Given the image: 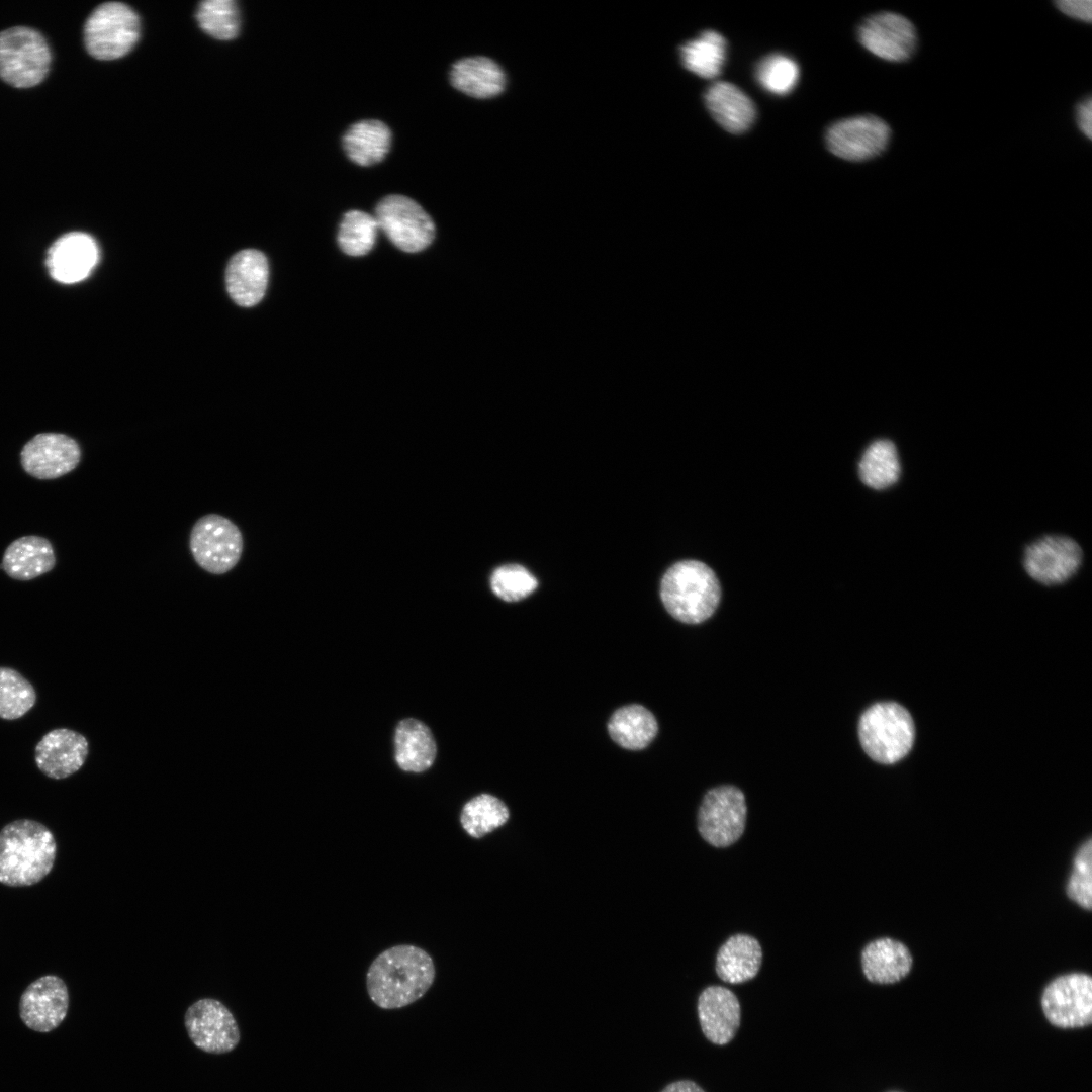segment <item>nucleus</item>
<instances>
[{
	"instance_id": "nucleus-13",
	"label": "nucleus",
	"mask_w": 1092,
	"mask_h": 1092,
	"mask_svg": "<svg viewBox=\"0 0 1092 1092\" xmlns=\"http://www.w3.org/2000/svg\"><path fill=\"white\" fill-rule=\"evenodd\" d=\"M861 46L878 58L901 63L909 60L917 49V31L905 16L883 11L866 18L857 30Z\"/></svg>"
},
{
	"instance_id": "nucleus-32",
	"label": "nucleus",
	"mask_w": 1092,
	"mask_h": 1092,
	"mask_svg": "<svg viewBox=\"0 0 1092 1092\" xmlns=\"http://www.w3.org/2000/svg\"><path fill=\"white\" fill-rule=\"evenodd\" d=\"M35 702V690L24 676L13 668L0 667V718H21Z\"/></svg>"
},
{
	"instance_id": "nucleus-28",
	"label": "nucleus",
	"mask_w": 1092,
	"mask_h": 1092,
	"mask_svg": "<svg viewBox=\"0 0 1092 1092\" xmlns=\"http://www.w3.org/2000/svg\"><path fill=\"white\" fill-rule=\"evenodd\" d=\"M658 725L653 714L641 705L621 707L611 716L608 731L620 746L639 750L645 748L657 734Z\"/></svg>"
},
{
	"instance_id": "nucleus-26",
	"label": "nucleus",
	"mask_w": 1092,
	"mask_h": 1092,
	"mask_svg": "<svg viewBox=\"0 0 1092 1092\" xmlns=\"http://www.w3.org/2000/svg\"><path fill=\"white\" fill-rule=\"evenodd\" d=\"M452 85L475 98L498 95L505 87L502 68L486 57H471L456 62L450 72Z\"/></svg>"
},
{
	"instance_id": "nucleus-23",
	"label": "nucleus",
	"mask_w": 1092,
	"mask_h": 1092,
	"mask_svg": "<svg viewBox=\"0 0 1092 1092\" xmlns=\"http://www.w3.org/2000/svg\"><path fill=\"white\" fill-rule=\"evenodd\" d=\"M56 556L51 542L40 536H23L5 550L2 568L17 580L36 578L54 568Z\"/></svg>"
},
{
	"instance_id": "nucleus-9",
	"label": "nucleus",
	"mask_w": 1092,
	"mask_h": 1092,
	"mask_svg": "<svg viewBox=\"0 0 1092 1092\" xmlns=\"http://www.w3.org/2000/svg\"><path fill=\"white\" fill-rule=\"evenodd\" d=\"M374 217L378 228L404 252L422 251L434 240L433 220L420 204L404 195L384 197L378 202Z\"/></svg>"
},
{
	"instance_id": "nucleus-27",
	"label": "nucleus",
	"mask_w": 1092,
	"mask_h": 1092,
	"mask_svg": "<svg viewBox=\"0 0 1092 1092\" xmlns=\"http://www.w3.org/2000/svg\"><path fill=\"white\" fill-rule=\"evenodd\" d=\"M391 132L382 121L369 119L354 123L343 136L347 156L360 166H371L389 151Z\"/></svg>"
},
{
	"instance_id": "nucleus-7",
	"label": "nucleus",
	"mask_w": 1092,
	"mask_h": 1092,
	"mask_svg": "<svg viewBox=\"0 0 1092 1092\" xmlns=\"http://www.w3.org/2000/svg\"><path fill=\"white\" fill-rule=\"evenodd\" d=\"M189 547L195 562L211 574H224L239 562L243 535L230 519L208 514L199 518L190 532Z\"/></svg>"
},
{
	"instance_id": "nucleus-19",
	"label": "nucleus",
	"mask_w": 1092,
	"mask_h": 1092,
	"mask_svg": "<svg viewBox=\"0 0 1092 1092\" xmlns=\"http://www.w3.org/2000/svg\"><path fill=\"white\" fill-rule=\"evenodd\" d=\"M701 1029L712 1043L730 1042L740 1025L741 1009L736 995L723 986H709L698 998Z\"/></svg>"
},
{
	"instance_id": "nucleus-39",
	"label": "nucleus",
	"mask_w": 1092,
	"mask_h": 1092,
	"mask_svg": "<svg viewBox=\"0 0 1092 1092\" xmlns=\"http://www.w3.org/2000/svg\"><path fill=\"white\" fill-rule=\"evenodd\" d=\"M1076 123L1079 130L1089 140L1092 138V98L1080 101L1075 110Z\"/></svg>"
},
{
	"instance_id": "nucleus-20",
	"label": "nucleus",
	"mask_w": 1092,
	"mask_h": 1092,
	"mask_svg": "<svg viewBox=\"0 0 1092 1092\" xmlns=\"http://www.w3.org/2000/svg\"><path fill=\"white\" fill-rule=\"evenodd\" d=\"M268 275V262L263 253L253 249L240 251L226 267L228 292L237 304L253 306L265 294Z\"/></svg>"
},
{
	"instance_id": "nucleus-35",
	"label": "nucleus",
	"mask_w": 1092,
	"mask_h": 1092,
	"mask_svg": "<svg viewBox=\"0 0 1092 1092\" xmlns=\"http://www.w3.org/2000/svg\"><path fill=\"white\" fill-rule=\"evenodd\" d=\"M798 64L784 54H771L762 58L755 67V78L759 85L775 95L790 93L799 80Z\"/></svg>"
},
{
	"instance_id": "nucleus-41",
	"label": "nucleus",
	"mask_w": 1092,
	"mask_h": 1092,
	"mask_svg": "<svg viewBox=\"0 0 1092 1092\" xmlns=\"http://www.w3.org/2000/svg\"><path fill=\"white\" fill-rule=\"evenodd\" d=\"M891 1092H900V1091H891Z\"/></svg>"
},
{
	"instance_id": "nucleus-14",
	"label": "nucleus",
	"mask_w": 1092,
	"mask_h": 1092,
	"mask_svg": "<svg viewBox=\"0 0 1092 1092\" xmlns=\"http://www.w3.org/2000/svg\"><path fill=\"white\" fill-rule=\"evenodd\" d=\"M1082 558V549L1076 541L1065 536L1049 535L1027 546L1023 566L1034 580L1054 585L1073 576Z\"/></svg>"
},
{
	"instance_id": "nucleus-22",
	"label": "nucleus",
	"mask_w": 1092,
	"mask_h": 1092,
	"mask_svg": "<svg viewBox=\"0 0 1092 1092\" xmlns=\"http://www.w3.org/2000/svg\"><path fill=\"white\" fill-rule=\"evenodd\" d=\"M704 99L713 118L731 133L746 131L755 120L754 103L732 83H713L706 90Z\"/></svg>"
},
{
	"instance_id": "nucleus-6",
	"label": "nucleus",
	"mask_w": 1092,
	"mask_h": 1092,
	"mask_svg": "<svg viewBox=\"0 0 1092 1092\" xmlns=\"http://www.w3.org/2000/svg\"><path fill=\"white\" fill-rule=\"evenodd\" d=\"M140 34L135 12L120 2H106L96 7L84 25L88 53L98 60H114L126 55Z\"/></svg>"
},
{
	"instance_id": "nucleus-2",
	"label": "nucleus",
	"mask_w": 1092,
	"mask_h": 1092,
	"mask_svg": "<svg viewBox=\"0 0 1092 1092\" xmlns=\"http://www.w3.org/2000/svg\"><path fill=\"white\" fill-rule=\"evenodd\" d=\"M57 842L52 831L31 819H18L0 830V884L28 887L52 871Z\"/></svg>"
},
{
	"instance_id": "nucleus-10",
	"label": "nucleus",
	"mask_w": 1092,
	"mask_h": 1092,
	"mask_svg": "<svg viewBox=\"0 0 1092 1092\" xmlns=\"http://www.w3.org/2000/svg\"><path fill=\"white\" fill-rule=\"evenodd\" d=\"M1044 1016L1060 1028L1085 1027L1092 1022V978L1086 973L1056 977L1040 998Z\"/></svg>"
},
{
	"instance_id": "nucleus-38",
	"label": "nucleus",
	"mask_w": 1092,
	"mask_h": 1092,
	"mask_svg": "<svg viewBox=\"0 0 1092 1092\" xmlns=\"http://www.w3.org/2000/svg\"><path fill=\"white\" fill-rule=\"evenodd\" d=\"M1054 4L1063 14L1071 18L1088 23L1092 20L1090 0H1057Z\"/></svg>"
},
{
	"instance_id": "nucleus-3",
	"label": "nucleus",
	"mask_w": 1092,
	"mask_h": 1092,
	"mask_svg": "<svg viewBox=\"0 0 1092 1092\" xmlns=\"http://www.w3.org/2000/svg\"><path fill=\"white\" fill-rule=\"evenodd\" d=\"M720 597L714 571L697 560L675 563L661 580L660 598L666 611L684 623L698 624L710 618Z\"/></svg>"
},
{
	"instance_id": "nucleus-34",
	"label": "nucleus",
	"mask_w": 1092,
	"mask_h": 1092,
	"mask_svg": "<svg viewBox=\"0 0 1092 1092\" xmlns=\"http://www.w3.org/2000/svg\"><path fill=\"white\" fill-rule=\"evenodd\" d=\"M196 19L199 26L216 39L229 40L236 37L239 32V10L236 2L232 0L200 2Z\"/></svg>"
},
{
	"instance_id": "nucleus-4",
	"label": "nucleus",
	"mask_w": 1092,
	"mask_h": 1092,
	"mask_svg": "<svg viewBox=\"0 0 1092 1092\" xmlns=\"http://www.w3.org/2000/svg\"><path fill=\"white\" fill-rule=\"evenodd\" d=\"M914 723L909 712L893 702L868 708L858 722V737L866 753L875 761L892 764L912 748Z\"/></svg>"
},
{
	"instance_id": "nucleus-36",
	"label": "nucleus",
	"mask_w": 1092,
	"mask_h": 1092,
	"mask_svg": "<svg viewBox=\"0 0 1092 1092\" xmlns=\"http://www.w3.org/2000/svg\"><path fill=\"white\" fill-rule=\"evenodd\" d=\"M1067 897L1081 908H1092V839L1088 837L1077 849L1066 886Z\"/></svg>"
},
{
	"instance_id": "nucleus-11",
	"label": "nucleus",
	"mask_w": 1092,
	"mask_h": 1092,
	"mask_svg": "<svg viewBox=\"0 0 1092 1092\" xmlns=\"http://www.w3.org/2000/svg\"><path fill=\"white\" fill-rule=\"evenodd\" d=\"M184 1025L192 1043L207 1054L222 1055L234 1051L241 1031L230 1009L213 998L192 1003L184 1015Z\"/></svg>"
},
{
	"instance_id": "nucleus-1",
	"label": "nucleus",
	"mask_w": 1092,
	"mask_h": 1092,
	"mask_svg": "<svg viewBox=\"0 0 1092 1092\" xmlns=\"http://www.w3.org/2000/svg\"><path fill=\"white\" fill-rule=\"evenodd\" d=\"M435 966L430 954L415 945L401 944L385 949L371 963L366 987L371 1001L382 1009L405 1007L432 986Z\"/></svg>"
},
{
	"instance_id": "nucleus-15",
	"label": "nucleus",
	"mask_w": 1092,
	"mask_h": 1092,
	"mask_svg": "<svg viewBox=\"0 0 1092 1092\" xmlns=\"http://www.w3.org/2000/svg\"><path fill=\"white\" fill-rule=\"evenodd\" d=\"M69 1002V991L63 979L46 975L30 983L21 994L19 1017L29 1029L48 1033L64 1021Z\"/></svg>"
},
{
	"instance_id": "nucleus-29",
	"label": "nucleus",
	"mask_w": 1092,
	"mask_h": 1092,
	"mask_svg": "<svg viewBox=\"0 0 1092 1092\" xmlns=\"http://www.w3.org/2000/svg\"><path fill=\"white\" fill-rule=\"evenodd\" d=\"M726 40L714 30H706L680 47L685 68L706 79L717 77L726 60Z\"/></svg>"
},
{
	"instance_id": "nucleus-17",
	"label": "nucleus",
	"mask_w": 1092,
	"mask_h": 1092,
	"mask_svg": "<svg viewBox=\"0 0 1092 1092\" xmlns=\"http://www.w3.org/2000/svg\"><path fill=\"white\" fill-rule=\"evenodd\" d=\"M89 753L85 736L68 729L57 728L48 732L34 749L38 769L54 780L66 779L77 772Z\"/></svg>"
},
{
	"instance_id": "nucleus-16",
	"label": "nucleus",
	"mask_w": 1092,
	"mask_h": 1092,
	"mask_svg": "<svg viewBox=\"0 0 1092 1092\" xmlns=\"http://www.w3.org/2000/svg\"><path fill=\"white\" fill-rule=\"evenodd\" d=\"M23 469L37 479H55L73 471L81 460L77 441L60 433H41L22 448Z\"/></svg>"
},
{
	"instance_id": "nucleus-37",
	"label": "nucleus",
	"mask_w": 1092,
	"mask_h": 1092,
	"mask_svg": "<svg viewBox=\"0 0 1092 1092\" xmlns=\"http://www.w3.org/2000/svg\"><path fill=\"white\" fill-rule=\"evenodd\" d=\"M490 584L492 592L498 598L507 602H516L533 593L538 582L525 567L510 564L494 570Z\"/></svg>"
},
{
	"instance_id": "nucleus-33",
	"label": "nucleus",
	"mask_w": 1092,
	"mask_h": 1092,
	"mask_svg": "<svg viewBox=\"0 0 1092 1092\" xmlns=\"http://www.w3.org/2000/svg\"><path fill=\"white\" fill-rule=\"evenodd\" d=\"M378 223L374 216L361 211L347 212L340 224L338 243L349 256H363L374 246Z\"/></svg>"
},
{
	"instance_id": "nucleus-12",
	"label": "nucleus",
	"mask_w": 1092,
	"mask_h": 1092,
	"mask_svg": "<svg viewBox=\"0 0 1092 1092\" xmlns=\"http://www.w3.org/2000/svg\"><path fill=\"white\" fill-rule=\"evenodd\" d=\"M891 128L875 115H859L841 119L826 131V145L835 156L860 162L875 158L889 145Z\"/></svg>"
},
{
	"instance_id": "nucleus-30",
	"label": "nucleus",
	"mask_w": 1092,
	"mask_h": 1092,
	"mask_svg": "<svg viewBox=\"0 0 1092 1092\" xmlns=\"http://www.w3.org/2000/svg\"><path fill=\"white\" fill-rule=\"evenodd\" d=\"M861 481L881 490L895 484L901 472L896 446L890 440H877L864 451L858 465Z\"/></svg>"
},
{
	"instance_id": "nucleus-18",
	"label": "nucleus",
	"mask_w": 1092,
	"mask_h": 1092,
	"mask_svg": "<svg viewBox=\"0 0 1092 1092\" xmlns=\"http://www.w3.org/2000/svg\"><path fill=\"white\" fill-rule=\"evenodd\" d=\"M98 256L97 243L90 235L72 232L54 242L46 263L56 281L71 284L84 280L91 273Z\"/></svg>"
},
{
	"instance_id": "nucleus-21",
	"label": "nucleus",
	"mask_w": 1092,
	"mask_h": 1092,
	"mask_svg": "<svg viewBox=\"0 0 1092 1092\" xmlns=\"http://www.w3.org/2000/svg\"><path fill=\"white\" fill-rule=\"evenodd\" d=\"M863 975L874 984H894L911 971L913 958L903 942L890 937L869 942L861 951Z\"/></svg>"
},
{
	"instance_id": "nucleus-25",
	"label": "nucleus",
	"mask_w": 1092,
	"mask_h": 1092,
	"mask_svg": "<svg viewBox=\"0 0 1092 1092\" xmlns=\"http://www.w3.org/2000/svg\"><path fill=\"white\" fill-rule=\"evenodd\" d=\"M761 959V946L754 937L743 933L735 934L719 948L716 973L726 983H744L757 975Z\"/></svg>"
},
{
	"instance_id": "nucleus-40",
	"label": "nucleus",
	"mask_w": 1092,
	"mask_h": 1092,
	"mask_svg": "<svg viewBox=\"0 0 1092 1092\" xmlns=\"http://www.w3.org/2000/svg\"><path fill=\"white\" fill-rule=\"evenodd\" d=\"M661 1092H705L697 1083L680 1080L668 1084Z\"/></svg>"
},
{
	"instance_id": "nucleus-31",
	"label": "nucleus",
	"mask_w": 1092,
	"mask_h": 1092,
	"mask_svg": "<svg viewBox=\"0 0 1092 1092\" xmlns=\"http://www.w3.org/2000/svg\"><path fill=\"white\" fill-rule=\"evenodd\" d=\"M509 810L503 801L490 794H480L469 800L462 808L460 823L473 838H481L504 825Z\"/></svg>"
},
{
	"instance_id": "nucleus-24",
	"label": "nucleus",
	"mask_w": 1092,
	"mask_h": 1092,
	"mask_svg": "<svg viewBox=\"0 0 1092 1092\" xmlns=\"http://www.w3.org/2000/svg\"><path fill=\"white\" fill-rule=\"evenodd\" d=\"M395 760L404 771L422 772L434 762L437 745L429 727L420 720L400 721L394 735Z\"/></svg>"
},
{
	"instance_id": "nucleus-5",
	"label": "nucleus",
	"mask_w": 1092,
	"mask_h": 1092,
	"mask_svg": "<svg viewBox=\"0 0 1092 1092\" xmlns=\"http://www.w3.org/2000/svg\"><path fill=\"white\" fill-rule=\"evenodd\" d=\"M51 52L44 37L26 26L0 32V78L16 88L39 84L47 76Z\"/></svg>"
},
{
	"instance_id": "nucleus-8",
	"label": "nucleus",
	"mask_w": 1092,
	"mask_h": 1092,
	"mask_svg": "<svg viewBox=\"0 0 1092 1092\" xmlns=\"http://www.w3.org/2000/svg\"><path fill=\"white\" fill-rule=\"evenodd\" d=\"M746 802L742 791L724 785L709 790L698 812V829L705 841L715 847H727L744 832Z\"/></svg>"
}]
</instances>
